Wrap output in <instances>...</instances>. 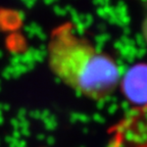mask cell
<instances>
[{"mask_svg":"<svg viewBox=\"0 0 147 147\" xmlns=\"http://www.w3.org/2000/svg\"><path fill=\"white\" fill-rule=\"evenodd\" d=\"M107 147H147V102L125 113L108 130Z\"/></svg>","mask_w":147,"mask_h":147,"instance_id":"obj_2","label":"cell"},{"mask_svg":"<svg viewBox=\"0 0 147 147\" xmlns=\"http://www.w3.org/2000/svg\"><path fill=\"white\" fill-rule=\"evenodd\" d=\"M46 53L51 73L89 100H106L121 84V69L117 60L79 34L73 23L64 22L53 28Z\"/></svg>","mask_w":147,"mask_h":147,"instance_id":"obj_1","label":"cell"}]
</instances>
